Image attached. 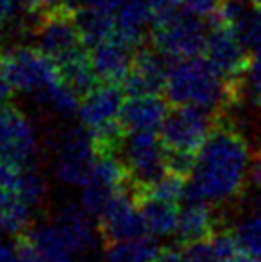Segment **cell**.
<instances>
[{"label":"cell","mask_w":261,"mask_h":262,"mask_svg":"<svg viewBox=\"0 0 261 262\" xmlns=\"http://www.w3.org/2000/svg\"><path fill=\"white\" fill-rule=\"evenodd\" d=\"M251 145L227 118L220 116L198 148L192 180L186 182L183 202L206 200L227 205L242 198L249 186Z\"/></svg>","instance_id":"cell-1"},{"label":"cell","mask_w":261,"mask_h":262,"mask_svg":"<svg viewBox=\"0 0 261 262\" xmlns=\"http://www.w3.org/2000/svg\"><path fill=\"white\" fill-rule=\"evenodd\" d=\"M163 95L170 105H198L224 116L240 105L244 88L224 79L204 55H195L170 62Z\"/></svg>","instance_id":"cell-2"},{"label":"cell","mask_w":261,"mask_h":262,"mask_svg":"<svg viewBox=\"0 0 261 262\" xmlns=\"http://www.w3.org/2000/svg\"><path fill=\"white\" fill-rule=\"evenodd\" d=\"M208 27L193 11L179 7L150 24V43L170 61L195 57L204 52Z\"/></svg>","instance_id":"cell-3"},{"label":"cell","mask_w":261,"mask_h":262,"mask_svg":"<svg viewBox=\"0 0 261 262\" xmlns=\"http://www.w3.org/2000/svg\"><path fill=\"white\" fill-rule=\"evenodd\" d=\"M31 34L36 47L54 61L86 49L75 21V7L68 2H57L39 11L31 21Z\"/></svg>","instance_id":"cell-4"},{"label":"cell","mask_w":261,"mask_h":262,"mask_svg":"<svg viewBox=\"0 0 261 262\" xmlns=\"http://www.w3.org/2000/svg\"><path fill=\"white\" fill-rule=\"evenodd\" d=\"M2 66L13 90L22 93H42L61 80L59 66L38 47L18 45L2 50Z\"/></svg>","instance_id":"cell-5"},{"label":"cell","mask_w":261,"mask_h":262,"mask_svg":"<svg viewBox=\"0 0 261 262\" xmlns=\"http://www.w3.org/2000/svg\"><path fill=\"white\" fill-rule=\"evenodd\" d=\"M218 118L198 105H172L159 127V139L167 150L197 154Z\"/></svg>","instance_id":"cell-6"},{"label":"cell","mask_w":261,"mask_h":262,"mask_svg":"<svg viewBox=\"0 0 261 262\" xmlns=\"http://www.w3.org/2000/svg\"><path fill=\"white\" fill-rule=\"evenodd\" d=\"M97 161L93 139L84 125L61 132L56 143L54 177L66 187H81Z\"/></svg>","instance_id":"cell-7"},{"label":"cell","mask_w":261,"mask_h":262,"mask_svg":"<svg viewBox=\"0 0 261 262\" xmlns=\"http://www.w3.org/2000/svg\"><path fill=\"white\" fill-rule=\"evenodd\" d=\"M120 156L129 169L131 193L134 198L167 173L165 146L156 132H129Z\"/></svg>","instance_id":"cell-8"},{"label":"cell","mask_w":261,"mask_h":262,"mask_svg":"<svg viewBox=\"0 0 261 262\" xmlns=\"http://www.w3.org/2000/svg\"><path fill=\"white\" fill-rule=\"evenodd\" d=\"M127 189H131V177L122 156L101 154L90 177L81 186V205L91 216L98 217L111 198Z\"/></svg>","instance_id":"cell-9"},{"label":"cell","mask_w":261,"mask_h":262,"mask_svg":"<svg viewBox=\"0 0 261 262\" xmlns=\"http://www.w3.org/2000/svg\"><path fill=\"white\" fill-rule=\"evenodd\" d=\"M202 54L224 79L234 86L244 88L245 75L251 68L252 52L231 29L222 24L208 21V38Z\"/></svg>","instance_id":"cell-10"},{"label":"cell","mask_w":261,"mask_h":262,"mask_svg":"<svg viewBox=\"0 0 261 262\" xmlns=\"http://www.w3.org/2000/svg\"><path fill=\"white\" fill-rule=\"evenodd\" d=\"M0 157L25 168L36 166L39 139L29 116L13 104L0 105Z\"/></svg>","instance_id":"cell-11"},{"label":"cell","mask_w":261,"mask_h":262,"mask_svg":"<svg viewBox=\"0 0 261 262\" xmlns=\"http://www.w3.org/2000/svg\"><path fill=\"white\" fill-rule=\"evenodd\" d=\"M170 59L152 47L143 43L132 55L131 68L122 82V90L129 97L165 93Z\"/></svg>","instance_id":"cell-12"},{"label":"cell","mask_w":261,"mask_h":262,"mask_svg":"<svg viewBox=\"0 0 261 262\" xmlns=\"http://www.w3.org/2000/svg\"><path fill=\"white\" fill-rule=\"evenodd\" d=\"M98 232L104 243L132 239L145 234V223L131 189L111 198L106 209L98 214Z\"/></svg>","instance_id":"cell-13"},{"label":"cell","mask_w":261,"mask_h":262,"mask_svg":"<svg viewBox=\"0 0 261 262\" xmlns=\"http://www.w3.org/2000/svg\"><path fill=\"white\" fill-rule=\"evenodd\" d=\"M91 217L93 216L81 204L77 205L68 202V204L59 205L50 220L63 234L70 248L83 259L97 248L98 237H101L98 225H93Z\"/></svg>","instance_id":"cell-14"},{"label":"cell","mask_w":261,"mask_h":262,"mask_svg":"<svg viewBox=\"0 0 261 262\" xmlns=\"http://www.w3.org/2000/svg\"><path fill=\"white\" fill-rule=\"evenodd\" d=\"M124 90L120 84L101 82L81 98L79 120L88 130H95L104 125L120 120V111L124 105Z\"/></svg>","instance_id":"cell-15"},{"label":"cell","mask_w":261,"mask_h":262,"mask_svg":"<svg viewBox=\"0 0 261 262\" xmlns=\"http://www.w3.org/2000/svg\"><path fill=\"white\" fill-rule=\"evenodd\" d=\"M134 52V49H131L129 45L116 39L115 36L91 47L90 57L98 80L122 86L124 79H126L127 72L131 68Z\"/></svg>","instance_id":"cell-16"},{"label":"cell","mask_w":261,"mask_h":262,"mask_svg":"<svg viewBox=\"0 0 261 262\" xmlns=\"http://www.w3.org/2000/svg\"><path fill=\"white\" fill-rule=\"evenodd\" d=\"M168 100L159 95H143L129 97L120 111V121L129 132H156L168 114Z\"/></svg>","instance_id":"cell-17"},{"label":"cell","mask_w":261,"mask_h":262,"mask_svg":"<svg viewBox=\"0 0 261 262\" xmlns=\"http://www.w3.org/2000/svg\"><path fill=\"white\" fill-rule=\"evenodd\" d=\"M216 228H218L216 227V216L209 202H183V207L179 210L177 230H175V235H177L181 245L209 239Z\"/></svg>","instance_id":"cell-18"},{"label":"cell","mask_w":261,"mask_h":262,"mask_svg":"<svg viewBox=\"0 0 261 262\" xmlns=\"http://www.w3.org/2000/svg\"><path fill=\"white\" fill-rule=\"evenodd\" d=\"M38 209L18 191L0 189V230L9 235H24L32 227Z\"/></svg>","instance_id":"cell-19"},{"label":"cell","mask_w":261,"mask_h":262,"mask_svg":"<svg viewBox=\"0 0 261 262\" xmlns=\"http://www.w3.org/2000/svg\"><path fill=\"white\" fill-rule=\"evenodd\" d=\"M56 62L59 66L63 82L72 88L73 93L79 98L86 97L93 88H97L101 84L93 64H91L90 50H77V52L66 55V57L59 59Z\"/></svg>","instance_id":"cell-20"},{"label":"cell","mask_w":261,"mask_h":262,"mask_svg":"<svg viewBox=\"0 0 261 262\" xmlns=\"http://www.w3.org/2000/svg\"><path fill=\"white\" fill-rule=\"evenodd\" d=\"M136 202H138L147 234L154 237H168L175 234L179 223V210H181L177 209V204L152 196H142Z\"/></svg>","instance_id":"cell-21"},{"label":"cell","mask_w":261,"mask_h":262,"mask_svg":"<svg viewBox=\"0 0 261 262\" xmlns=\"http://www.w3.org/2000/svg\"><path fill=\"white\" fill-rule=\"evenodd\" d=\"M75 21L86 49H91L97 43L111 38L116 24L115 13L91 6L75 7Z\"/></svg>","instance_id":"cell-22"},{"label":"cell","mask_w":261,"mask_h":262,"mask_svg":"<svg viewBox=\"0 0 261 262\" xmlns=\"http://www.w3.org/2000/svg\"><path fill=\"white\" fill-rule=\"evenodd\" d=\"M159 252L154 235H139L132 239L104 243V262H152Z\"/></svg>","instance_id":"cell-23"},{"label":"cell","mask_w":261,"mask_h":262,"mask_svg":"<svg viewBox=\"0 0 261 262\" xmlns=\"http://www.w3.org/2000/svg\"><path fill=\"white\" fill-rule=\"evenodd\" d=\"M38 98L42 104L49 105L50 111L57 113L63 118H70L73 114H79V105L81 98L73 93V90L70 86H66L63 79L54 82L52 86H49L45 91L38 93Z\"/></svg>","instance_id":"cell-24"},{"label":"cell","mask_w":261,"mask_h":262,"mask_svg":"<svg viewBox=\"0 0 261 262\" xmlns=\"http://www.w3.org/2000/svg\"><path fill=\"white\" fill-rule=\"evenodd\" d=\"M238 245L244 252L261 260V214L247 212L231 227Z\"/></svg>","instance_id":"cell-25"},{"label":"cell","mask_w":261,"mask_h":262,"mask_svg":"<svg viewBox=\"0 0 261 262\" xmlns=\"http://www.w3.org/2000/svg\"><path fill=\"white\" fill-rule=\"evenodd\" d=\"M185 187H186V182L183 177L167 171L163 177H159L156 182H152L149 187H145V189L136 196V200L142 196H152V198H159V200L177 204V202H183Z\"/></svg>","instance_id":"cell-26"},{"label":"cell","mask_w":261,"mask_h":262,"mask_svg":"<svg viewBox=\"0 0 261 262\" xmlns=\"http://www.w3.org/2000/svg\"><path fill=\"white\" fill-rule=\"evenodd\" d=\"M234 34L252 54L261 49V7L252 4L251 9L234 25Z\"/></svg>","instance_id":"cell-27"},{"label":"cell","mask_w":261,"mask_h":262,"mask_svg":"<svg viewBox=\"0 0 261 262\" xmlns=\"http://www.w3.org/2000/svg\"><path fill=\"white\" fill-rule=\"evenodd\" d=\"M245 95L254 109L261 111V49L252 54L251 68L244 80V97Z\"/></svg>","instance_id":"cell-28"},{"label":"cell","mask_w":261,"mask_h":262,"mask_svg":"<svg viewBox=\"0 0 261 262\" xmlns=\"http://www.w3.org/2000/svg\"><path fill=\"white\" fill-rule=\"evenodd\" d=\"M27 169L29 168H25V166H20L16 162L9 161V159L0 157V189L18 191L20 193L25 184Z\"/></svg>","instance_id":"cell-29"},{"label":"cell","mask_w":261,"mask_h":262,"mask_svg":"<svg viewBox=\"0 0 261 262\" xmlns=\"http://www.w3.org/2000/svg\"><path fill=\"white\" fill-rule=\"evenodd\" d=\"M197 154L193 152H181V150H167L165 148V166L168 173H174L183 179L192 177L195 168Z\"/></svg>","instance_id":"cell-30"},{"label":"cell","mask_w":261,"mask_h":262,"mask_svg":"<svg viewBox=\"0 0 261 262\" xmlns=\"http://www.w3.org/2000/svg\"><path fill=\"white\" fill-rule=\"evenodd\" d=\"M185 262H222L209 239L185 245Z\"/></svg>","instance_id":"cell-31"},{"label":"cell","mask_w":261,"mask_h":262,"mask_svg":"<svg viewBox=\"0 0 261 262\" xmlns=\"http://www.w3.org/2000/svg\"><path fill=\"white\" fill-rule=\"evenodd\" d=\"M14 245H16V262H47L42 252L25 234L18 235Z\"/></svg>","instance_id":"cell-32"},{"label":"cell","mask_w":261,"mask_h":262,"mask_svg":"<svg viewBox=\"0 0 261 262\" xmlns=\"http://www.w3.org/2000/svg\"><path fill=\"white\" fill-rule=\"evenodd\" d=\"M145 2H147V6L150 7L152 21L174 13L175 9H179V7L183 6V0H145Z\"/></svg>","instance_id":"cell-33"},{"label":"cell","mask_w":261,"mask_h":262,"mask_svg":"<svg viewBox=\"0 0 261 262\" xmlns=\"http://www.w3.org/2000/svg\"><path fill=\"white\" fill-rule=\"evenodd\" d=\"M220 0H183V6L186 9L193 11L195 14L202 18H209L218 7Z\"/></svg>","instance_id":"cell-34"},{"label":"cell","mask_w":261,"mask_h":262,"mask_svg":"<svg viewBox=\"0 0 261 262\" xmlns=\"http://www.w3.org/2000/svg\"><path fill=\"white\" fill-rule=\"evenodd\" d=\"M152 262H185V250L177 246H165L159 248Z\"/></svg>","instance_id":"cell-35"},{"label":"cell","mask_w":261,"mask_h":262,"mask_svg":"<svg viewBox=\"0 0 261 262\" xmlns=\"http://www.w3.org/2000/svg\"><path fill=\"white\" fill-rule=\"evenodd\" d=\"M249 184L254 187H261V145L252 152L251 168H249Z\"/></svg>","instance_id":"cell-36"},{"label":"cell","mask_w":261,"mask_h":262,"mask_svg":"<svg viewBox=\"0 0 261 262\" xmlns=\"http://www.w3.org/2000/svg\"><path fill=\"white\" fill-rule=\"evenodd\" d=\"M0 262H16V245L4 237L0 230Z\"/></svg>","instance_id":"cell-37"},{"label":"cell","mask_w":261,"mask_h":262,"mask_svg":"<svg viewBox=\"0 0 261 262\" xmlns=\"http://www.w3.org/2000/svg\"><path fill=\"white\" fill-rule=\"evenodd\" d=\"M11 93H13V86L9 84L6 77V72H4V66H2V50H0V105L7 104L11 98Z\"/></svg>","instance_id":"cell-38"},{"label":"cell","mask_w":261,"mask_h":262,"mask_svg":"<svg viewBox=\"0 0 261 262\" xmlns=\"http://www.w3.org/2000/svg\"><path fill=\"white\" fill-rule=\"evenodd\" d=\"M13 18H16L14 9L7 4V0H0V32L11 24Z\"/></svg>","instance_id":"cell-39"},{"label":"cell","mask_w":261,"mask_h":262,"mask_svg":"<svg viewBox=\"0 0 261 262\" xmlns=\"http://www.w3.org/2000/svg\"><path fill=\"white\" fill-rule=\"evenodd\" d=\"M251 187H252V191L247 198L249 207H251V212L261 214V187H254V186H251Z\"/></svg>","instance_id":"cell-40"},{"label":"cell","mask_w":261,"mask_h":262,"mask_svg":"<svg viewBox=\"0 0 261 262\" xmlns=\"http://www.w3.org/2000/svg\"><path fill=\"white\" fill-rule=\"evenodd\" d=\"M222 262H261L259 259H256V257H252L251 253L244 252V250H238V252H234L233 255H229L227 259H224Z\"/></svg>","instance_id":"cell-41"},{"label":"cell","mask_w":261,"mask_h":262,"mask_svg":"<svg viewBox=\"0 0 261 262\" xmlns=\"http://www.w3.org/2000/svg\"><path fill=\"white\" fill-rule=\"evenodd\" d=\"M252 2H254L256 6H259V7H261V0H252Z\"/></svg>","instance_id":"cell-42"},{"label":"cell","mask_w":261,"mask_h":262,"mask_svg":"<svg viewBox=\"0 0 261 262\" xmlns=\"http://www.w3.org/2000/svg\"><path fill=\"white\" fill-rule=\"evenodd\" d=\"M63 2H65V0H63Z\"/></svg>","instance_id":"cell-43"}]
</instances>
